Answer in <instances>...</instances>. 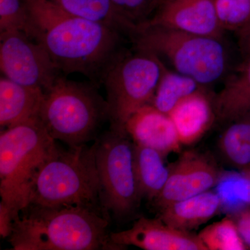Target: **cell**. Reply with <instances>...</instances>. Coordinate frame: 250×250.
Masks as SVG:
<instances>
[{
	"instance_id": "obj_2",
	"label": "cell",
	"mask_w": 250,
	"mask_h": 250,
	"mask_svg": "<svg viewBox=\"0 0 250 250\" xmlns=\"http://www.w3.org/2000/svg\"><path fill=\"white\" fill-rule=\"evenodd\" d=\"M109 220L72 206L29 205L13 223L8 241L15 250H119L108 231Z\"/></svg>"
},
{
	"instance_id": "obj_21",
	"label": "cell",
	"mask_w": 250,
	"mask_h": 250,
	"mask_svg": "<svg viewBox=\"0 0 250 250\" xmlns=\"http://www.w3.org/2000/svg\"><path fill=\"white\" fill-rule=\"evenodd\" d=\"M205 88L191 77L168 70L164 65L151 104L169 115L179 102L197 90Z\"/></svg>"
},
{
	"instance_id": "obj_1",
	"label": "cell",
	"mask_w": 250,
	"mask_h": 250,
	"mask_svg": "<svg viewBox=\"0 0 250 250\" xmlns=\"http://www.w3.org/2000/svg\"><path fill=\"white\" fill-rule=\"evenodd\" d=\"M27 35L42 45L65 75H84L103 84L112 65L127 51L119 31L69 14L49 0H27Z\"/></svg>"
},
{
	"instance_id": "obj_24",
	"label": "cell",
	"mask_w": 250,
	"mask_h": 250,
	"mask_svg": "<svg viewBox=\"0 0 250 250\" xmlns=\"http://www.w3.org/2000/svg\"><path fill=\"white\" fill-rule=\"evenodd\" d=\"M28 24L27 0H0V34L21 31L27 34Z\"/></svg>"
},
{
	"instance_id": "obj_22",
	"label": "cell",
	"mask_w": 250,
	"mask_h": 250,
	"mask_svg": "<svg viewBox=\"0 0 250 250\" xmlns=\"http://www.w3.org/2000/svg\"><path fill=\"white\" fill-rule=\"evenodd\" d=\"M197 236L208 250H247L234 220L228 217L206 227Z\"/></svg>"
},
{
	"instance_id": "obj_3",
	"label": "cell",
	"mask_w": 250,
	"mask_h": 250,
	"mask_svg": "<svg viewBox=\"0 0 250 250\" xmlns=\"http://www.w3.org/2000/svg\"><path fill=\"white\" fill-rule=\"evenodd\" d=\"M56 141L39 117L1 130L0 195L14 221L28 205L36 176L58 152Z\"/></svg>"
},
{
	"instance_id": "obj_15",
	"label": "cell",
	"mask_w": 250,
	"mask_h": 250,
	"mask_svg": "<svg viewBox=\"0 0 250 250\" xmlns=\"http://www.w3.org/2000/svg\"><path fill=\"white\" fill-rule=\"evenodd\" d=\"M45 93L39 88L16 83L6 77L0 79V125L12 127L39 117Z\"/></svg>"
},
{
	"instance_id": "obj_20",
	"label": "cell",
	"mask_w": 250,
	"mask_h": 250,
	"mask_svg": "<svg viewBox=\"0 0 250 250\" xmlns=\"http://www.w3.org/2000/svg\"><path fill=\"white\" fill-rule=\"evenodd\" d=\"M229 164L243 172L250 167V114L229 123L218 141Z\"/></svg>"
},
{
	"instance_id": "obj_10",
	"label": "cell",
	"mask_w": 250,
	"mask_h": 250,
	"mask_svg": "<svg viewBox=\"0 0 250 250\" xmlns=\"http://www.w3.org/2000/svg\"><path fill=\"white\" fill-rule=\"evenodd\" d=\"M220 172L207 154L187 151L170 167L165 187L153 204L161 210L174 202L210 190L218 183Z\"/></svg>"
},
{
	"instance_id": "obj_16",
	"label": "cell",
	"mask_w": 250,
	"mask_h": 250,
	"mask_svg": "<svg viewBox=\"0 0 250 250\" xmlns=\"http://www.w3.org/2000/svg\"><path fill=\"white\" fill-rule=\"evenodd\" d=\"M221 203L218 194L208 190L164 207L158 218L172 228L190 232L213 218Z\"/></svg>"
},
{
	"instance_id": "obj_18",
	"label": "cell",
	"mask_w": 250,
	"mask_h": 250,
	"mask_svg": "<svg viewBox=\"0 0 250 250\" xmlns=\"http://www.w3.org/2000/svg\"><path fill=\"white\" fill-rule=\"evenodd\" d=\"M164 158L156 149L134 143V167L140 190L143 198L150 202L160 195L168 179L170 167L166 166Z\"/></svg>"
},
{
	"instance_id": "obj_29",
	"label": "cell",
	"mask_w": 250,
	"mask_h": 250,
	"mask_svg": "<svg viewBox=\"0 0 250 250\" xmlns=\"http://www.w3.org/2000/svg\"><path fill=\"white\" fill-rule=\"evenodd\" d=\"M242 172L244 174L246 178L250 182V167L247 168L246 170H243Z\"/></svg>"
},
{
	"instance_id": "obj_30",
	"label": "cell",
	"mask_w": 250,
	"mask_h": 250,
	"mask_svg": "<svg viewBox=\"0 0 250 250\" xmlns=\"http://www.w3.org/2000/svg\"><path fill=\"white\" fill-rule=\"evenodd\" d=\"M161 1H164V0H160V2H161Z\"/></svg>"
},
{
	"instance_id": "obj_19",
	"label": "cell",
	"mask_w": 250,
	"mask_h": 250,
	"mask_svg": "<svg viewBox=\"0 0 250 250\" xmlns=\"http://www.w3.org/2000/svg\"><path fill=\"white\" fill-rule=\"evenodd\" d=\"M69 14L102 23L131 40L138 27L118 11L111 0H49Z\"/></svg>"
},
{
	"instance_id": "obj_12",
	"label": "cell",
	"mask_w": 250,
	"mask_h": 250,
	"mask_svg": "<svg viewBox=\"0 0 250 250\" xmlns=\"http://www.w3.org/2000/svg\"><path fill=\"white\" fill-rule=\"evenodd\" d=\"M110 236L123 249L132 246L146 250H208L198 236L172 228L159 218L141 216L132 228Z\"/></svg>"
},
{
	"instance_id": "obj_26",
	"label": "cell",
	"mask_w": 250,
	"mask_h": 250,
	"mask_svg": "<svg viewBox=\"0 0 250 250\" xmlns=\"http://www.w3.org/2000/svg\"><path fill=\"white\" fill-rule=\"evenodd\" d=\"M233 220L247 249H250V207L238 211Z\"/></svg>"
},
{
	"instance_id": "obj_4",
	"label": "cell",
	"mask_w": 250,
	"mask_h": 250,
	"mask_svg": "<svg viewBox=\"0 0 250 250\" xmlns=\"http://www.w3.org/2000/svg\"><path fill=\"white\" fill-rule=\"evenodd\" d=\"M84 207L109 220L100 196V181L95 143L58 152L42 166L36 176L28 205Z\"/></svg>"
},
{
	"instance_id": "obj_23",
	"label": "cell",
	"mask_w": 250,
	"mask_h": 250,
	"mask_svg": "<svg viewBox=\"0 0 250 250\" xmlns=\"http://www.w3.org/2000/svg\"><path fill=\"white\" fill-rule=\"evenodd\" d=\"M217 16L225 31L238 34L250 27V0H214Z\"/></svg>"
},
{
	"instance_id": "obj_17",
	"label": "cell",
	"mask_w": 250,
	"mask_h": 250,
	"mask_svg": "<svg viewBox=\"0 0 250 250\" xmlns=\"http://www.w3.org/2000/svg\"><path fill=\"white\" fill-rule=\"evenodd\" d=\"M215 119L229 123L250 114V54L213 99Z\"/></svg>"
},
{
	"instance_id": "obj_11",
	"label": "cell",
	"mask_w": 250,
	"mask_h": 250,
	"mask_svg": "<svg viewBox=\"0 0 250 250\" xmlns=\"http://www.w3.org/2000/svg\"><path fill=\"white\" fill-rule=\"evenodd\" d=\"M144 25L219 39L225 32L219 22L214 0H164L150 19L141 26Z\"/></svg>"
},
{
	"instance_id": "obj_13",
	"label": "cell",
	"mask_w": 250,
	"mask_h": 250,
	"mask_svg": "<svg viewBox=\"0 0 250 250\" xmlns=\"http://www.w3.org/2000/svg\"><path fill=\"white\" fill-rule=\"evenodd\" d=\"M125 129L134 143L156 149L165 157L181 151L182 145L170 116L151 104L134 112Z\"/></svg>"
},
{
	"instance_id": "obj_14",
	"label": "cell",
	"mask_w": 250,
	"mask_h": 250,
	"mask_svg": "<svg viewBox=\"0 0 250 250\" xmlns=\"http://www.w3.org/2000/svg\"><path fill=\"white\" fill-rule=\"evenodd\" d=\"M212 99L205 88L197 90L179 102L169 113L181 144L197 143L213 124L216 119Z\"/></svg>"
},
{
	"instance_id": "obj_6",
	"label": "cell",
	"mask_w": 250,
	"mask_h": 250,
	"mask_svg": "<svg viewBox=\"0 0 250 250\" xmlns=\"http://www.w3.org/2000/svg\"><path fill=\"white\" fill-rule=\"evenodd\" d=\"M131 42L134 48L164 57L176 71L204 87L223 79L229 69V52L219 38L144 25L138 28Z\"/></svg>"
},
{
	"instance_id": "obj_28",
	"label": "cell",
	"mask_w": 250,
	"mask_h": 250,
	"mask_svg": "<svg viewBox=\"0 0 250 250\" xmlns=\"http://www.w3.org/2000/svg\"><path fill=\"white\" fill-rule=\"evenodd\" d=\"M240 47L245 56L250 54V27L247 30L239 34Z\"/></svg>"
},
{
	"instance_id": "obj_8",
	"label": "cell",
	"mask_w": 250,
	"mask_h": 250,
	"mask_svg": "<svg viewBox=\"0 0 250 250\" xmlns=\"http://www.w3.org/2000/svg\"><path fill=\"white\" fill-rule=\"evenodd\" d=\"M164 65L156 54L136 48L126 51L112 65L103 82L111 129L126 131L131 115L151 103Z\"/></svg>"
},
{
	"instance_id": "obj_25",
	"label": "cell",
	"mask_w": 250,
	"mask_h": 250,
	"mask_svg": "<svg viewBox=\"0 0 250 250\" xmlns=\"http://www.w3.org/2000/svg\"><path fill=\"white\" fill-rule=\"evenodd\" d=\"M117 11L139 27L155 13L160 0H111Z\"/></svg>"
},
{
	"instance_id": "obj_5",
	"label": "cell",
	"mask_w": 250,
	"mask_h": 250,
	"mask_svg": "<svg viewBox=\"0 0 250 250\" xmlns=\"http://www.w3.org/2000/svg\"><path fill=\"white\" fill-rule=\"evenodd\" d=\"M98 87L90 81L75 82L62 75L45 93L39 118L55 141L76 147L98 139L109 122L107 101Z\"/></svg>"
},
{
	"instance_id": "obj_7",
	"label": "cell",
	"mask_w": 250,
	"mask_h": 250,
	"mask_svg": "<svg viewBox=\"0 0 250 250\" xmlns=\"http://www.w3.org/2000/svg\"><path fill=\"white\" fill-rule=\"evenodd\" d=\"M94 142L102 207L109 218L111 213L125 220L134 214L143 198L135 171L134 143L126 131L111 128Z\"/></svg>"
},
{
	"instance_id": "obj_9",
	"label": "cell",
	"mask_w": 250,
	"mask_h": 250,
	"mask_svg": "<svg viewBox=\"0 0 250 250\" xmlns=\"http://www.w3.org/2000/svg\"><path fill=\"white\" fill-rule=\"evenodd\" d=\"M0 68L10 80L44 93L62 76L45 49L21 31L0 34Z\"/></svg>"
},
{
	"instance_id": "obj_27",
	"label": "cell",
	"mask_w": 250,
	"mask_h": 250,
	"mask_svg": "<svg viewBox=\"0 0 250 250\" xmlns=\"http://www.w3.org/2000/svg\"><path fill=\"white\" fill-rule=\"evenodd\" d=\"M13 220L6 206L0 202V234L3 238L9 237L12 232Z\"/></svg>"
}]
</instances>
